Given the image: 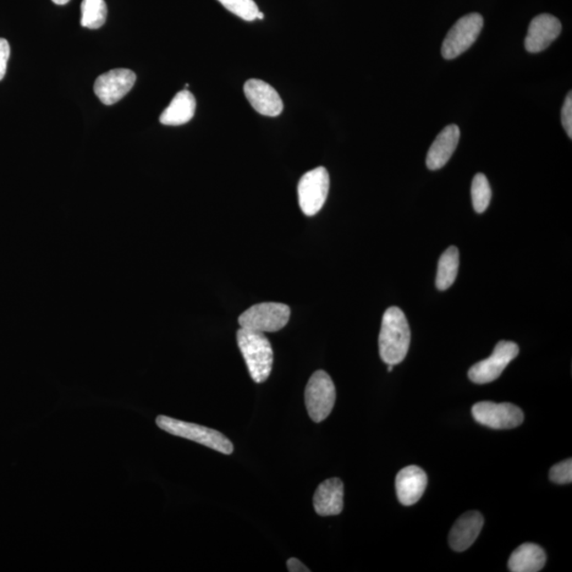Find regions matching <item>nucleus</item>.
<instances>
[{
    "label": "nucleus",
    "instance_id": "f257e3e1",
    "mask_svg": "<svg viewBox=\"0 0 572 572\" xmlns=\"http://www.w3.org/2000/svg\"><path fill=\"white\" fill-rule=\"evenodd\" d=\"M410 329L404 312L392 306L385 312L378 338L379 355L387 365H398L405 360L410 346Z\"/></svg>",
    "mask_w": 572,
    "mask_h": 572
},
{
    "label": "nucleus",
    "instance_id": "f03ea898",
    "mask_svg": "<svg viewBox=\"0 0 572 572\" xmlns=\"http://www.w3.org/2000/svg\"><path fill=\"white\" fill-rule=\"evenodd\" d=\"M236 340L251 378L258 384L266 382L271 376L274 362V352L268 338L264 333L241 328L236 333Z\"/></svg>",
    "mask_w": 572,
    "mask_h": 572
},
{
    "label": "nucleus",
    "instance_id": "7ed1b4c3",
    "mask_svg": "<svg viewBox=\"0 0 572 572\" xmlns=\"http://www.w3.org/2000/svg\"><path fill=\"white\" fill-rule=\"evenodd\" d=\"M156 425L163 431L173 434V436L200 443L218 453L230 455L234 452V445L230 440L216 429L173 419V417L167 416H158Z\"/></svg>",
    "mask_w": 572,
    "mask_h": 572
},
{
    "label": "nucleus",
    "instance_id": "20e7f679",
    "mask_svg": "<svg viewBox=\"0 0 572 572\" xmlns=\"http://www.w3.org/2000/svg\"><path fill=\"white\" fill-rule=\"evenodd\" d=\"M290 309L279 302H262L250 307L239 317L241 328L261 333H274L289 323Z\"/></svg>",
    "mask_w": 572,
    "mask_h": 572
},
{
    "label": "nucleus",
    "instance_id": "39448f33",
    "mask_svg": "<svg viewBox=\"0 0 572 572\" xmlns=\"http://www.w3.org/2000/svg\"><path fill=\"white\" fill-rule=\"evenodd\" d=\"M305 399L307 414L313 421L321 423L331 414L337 401V389L326 371L318 370L313 374L306 385Z\"/></svg>",
    "mask_w": 572,
    "mask_h": 572
},
{
    "label": "nucleus",
    "instance_id": "423d86ee",
    "mask_svg": "<svg viewBox=\"0 0 572 572\" xmlns=\"http://www.w3.org/2000/svg\"><path fill=\"white\" fill-rule=\"evenodd\" d=\"M330 176L326 168L318 167L302 176L298 184L301 211L306 217L315 216L327 201Z\"/></svg>",
    "mask_w": 572,
    "mask_h": 572
},
{
    "label": "nucleus",
    "instance_id": "0eeeda50",
    "mask_svg": "<svg viewBox=\"0 0 572 572\" xmlns=\"http://www.w3.org/2000/svg\"><path fill=\"white\" fill-rule=\"evenodd\" d=\"M483 28V18L480 13L464 16L445 36L442 45V56L453 60L461 56L477 41Z\"/></svg>",
    "mask_w": 572,
    "mask_h": 572
},
{
    "label": "nucleus",
    "instance_id": "6e6552de",
    "mask_svg": "<svg viewBox=\"0 0 572 572\" xmlns=\"http://www.w3.org/2000/svg\"><path fill=\"white\" fill-rule=\"evenodd\" d=\"M520 354L519 346L513 342L502 340L493 351L491 356L487 360L477 362L471 367L469 377L475 384H489L502 376L505 368L508 367Z\"/></svg>",
    "mask_w": 572,
    "mask_h": 572
},
{
    "label": "nucleus",
    "instance_id": "1a4fd4ad",
    "mask_svg": "<svg viewBox=\"0 0 572 572\" xmlns=\"http://www.w3.org/2000/svg\"><path fill=\"white\" fill-rule=\"evenodd\" d=\"M472 415L481 425L493 429H511L524 422V412L511 403L480 401L473 406Z\"/></svg>",
    "mask_w": 572,
    "mask_h": 572
},
{
    "label": "nucleus",
    "instance_id": "9d476101",
    "mask_svg": "<svg viewBox=\"0 0 572 572\" xmlns=\"http://www.w3.org/2000/svg\"><path fill=\"white\" fill-rule=\"evenodd\" d=\"M136 82L134 71L130 69H114L98 76L95 90L96 96L106 106H113L128 95Z\"/></svg>",
    "mask_w": 572,
    "mask_h": 572
},
{
    "label": "nucleus",
    "instance_id": "9b49d317",
    "mask_svg": "<svg viewBox=\"0 0 572 572\" xmlns=\"http://www.w3.org/2000/svg\"><path fill=\"white\" fill-rule=\"evenodd\" d=\"M562 32V24L553 15L541 14L531 20L525 40L526 51L538 53L547 49Z\"/></svg>",
    "mask_w": 572,
    "mask_h": 572
},
{
    "label": "nucleus",
    "instance_id": "f8f14e48",
    "mask_svg": "<svg viewBox=\"0 0 572 572\" xmlns=\"http://www.w3.org/2000/svg\"><path fill=\"white\" fill-rule=\"evenodd\" d=\"M247 100L258 114L277 117L283 111V102L272 85L262 80L250 79L244 85Z\"/></svg>",
    "mask_w": 572,
    "mask_h": 572
},
{
    "label": "nucleus",
    "instance_id": "ddd939ff",
    "mask_svg": "<svg viewBox=\"0 0 572 572\" xmlns=\"http://www.w3.org/2000/svg\"><path fill=\"white\" fill-rule=\"evenodd\" d=\"M426 486V473L417 465L404 467L395 478L398 498L400 503L407 507L419 502L425 492Z\"/></svg>",
    "mask_w": 572,
    "mask_h": 572
},
{
    "label": "nucleus",
    "instance_id": "4468645a",
    "mask_svg": "<svg viewBox=\"0 0 572 572\" xmlns=\"http://www.w3.org/2000/svg\"><path fill=\"white\" fill-rule=\"evenodd\" d=\"M483 524H485V520L477 511H470V512L460 516L449 532V546L455 552H465L481 535Z\"/></svg>",
    "mask_w": 572,
    "mask_h": 572
},
{
    "label": "nucleus",
    "instance_id": "2eb2a0df",
    "mask_svg": "<svg viewBox=\"0 0 572 572\" xmlns=\"http://www.w3.org/2000/svg\"><path fill=\"white\" fill-rule=\"evenodd\" d=\"M316 513L332 516L342 513L344 509V483L339 478H331L318 486L313 499Z\"/></svg>",
    "mask_w": 572,
    "mask_h": 572
},
{
    "label": "nucleus",
    "instance_id": "dca6fc26",
    "mask_svg": "<svg viewBox=\"0 0 572 572\" xmlns=\"http://www.w3.org/2000/svg\"><path fill=\"white\" fill-rule=\"evenodd\" d=\"M460 139V130L457 125L447 126L433 142L426 157V166L429 170H439L447 164L453 156Z\"/></svg>",
    "mask_w": 572,
    "mask_h": 572
},
{
    "label": "nucleus",
    "instance_id": "f3484780",
    "mask_svg": "<svg viewBox=\"0 0 572 572\" xmlns=\"http://www.w3.org/2000/svg\"><path fill=\"white\" fill-rule=\"evenodd\" d=\"M546 553L536 544L525 543L511 554L508 568L512 572H537L546 564Z\"/></svg>",
    "mask_w": 572,
    "mask_h": 572
},
{
    "label": "nucleus",
    "instance_id": "a211bd4d",
    "mask_svg": "<svg viewBox=\"0 0 572 572\" xmlns=\"http://www.w3.org/2000/svg\"><path fill=\"white\" fill-rule=\"evenodd\" d=\"M196 101L189 91L184 90L173 98L169 107L161 115V123L163 125L179 126L188 123L195 117Z\"/></svg>",
    "mask_w": 572,
    "mask_h": 572
},
{
    "label": "nucleus",
    "instance_id": "6ab92c4d",
    "mask_svg": "<svg viewBox=\"0 0 572 572\" xmlns=\"http://www.w3.org/2000/svg\"><path fill=\"white\" fill-rule=\"evenodd\" d=\"M459 268V250L457 247L450 246L443 252L438 264L436 286L440 290L450 288L457 278Z\"/></svg>",
    "mask_w": 572,
    "mask_h": 572
},
{
    "label": "nucleus",
    "instance_id": "aec40b11",
    "mask_svg": "<svg viewBox=\"0 0 572 572\" xmlns=\"http://www.w3.org/2000/svg\"><path fill=\"white\" fill-rule=\"evenodd\" d=\"M107 7L104 0H83L81 4V25L88 29H99L106 24Z\"/></svg>",
    "mask_w": 572,
    "mask_h": 572
},
{
    "label": "nucleus",
    "instance_id": "412c9836",
    "mask_svg": "<svg viewBox=\"0 0 572 572\" xmlns=\"http://www.w3.org/2000/svg\"><path fill=\"white\" fill-rule=\"evenodd\" d=\"M472 201L477 213H483L487 211L491 202L492 191L485 174L478 173L473 179Z\"/></svg>",
    "mask_w": 572,
    "mask_h": 572
},
{
    "label": "nucleus",
    "instance_id": "4be33fe9",
    "mask_svg": "<svg viewBox=\"0 0 572 572\" xmlns=\"http://www.w3.org/2000/svg\"><path fill=\"white\" fill-rule=\"evenodd\" d=\"M218 2L242 20L252 21L257 19L258 9L254 0H218Z\"/></svg>",
    "mask_w": 572,
    "mask_h": 572
},
{
    "label": "nucleus",
    "instance_id": "5701e85b",
    "mask_svg": "<svg viewBox=\"0 0 572 572\" xmlns=\"http://www.w3.org/2000/svg\"><path fill=\"white\" fill-rule=\"evenodd\" d=\"M550 481L558 485H568L572 481V460L566 459L552 467L549 472Z\"/></svg>",
    "mask_w": 572,
    "mask_h": 572
},
{
    "label": "nucleus",
    "instance_id": "b1692460",
    "mask_svg": "<svg viewBox=\"0 0 572 572\" xmlns=\"http://www.w3.org/2000/svg\"><path fill=\"white\" fill-rule=\"evenodd\" d=\"M562 123L566 133L569 139H572V96L571 91L565 99L564 106L562 108Z\"/></svg>",
    "mask_w": 572,
    "mask_h": 572
},
{
    "label": "nucleus",
    "instance_id": "393cba45",
    "mask_svg": "<svg viewBox=\"0 0 572 572\" xmlns=\"http://www.w3.org/2000/svg\"><path fill=\"white\" fill-rule=\"evenodd\" d=\"M10 52L8 41L4 40V38H0V81L4 78L5 71H7Z\"/></svg>",
    "mask_w": 572,
    "mask_h": 572
},
{
    "label": "nucleus",
    "instance_id": "a878e982",
    "mask_svg": "<svg viewBox=\"0 0 572 572\" xmlns=\"http://www.w3.org/2000/svg\"><path fill=\"white\" fill-rule=\"evenodd\" d=\"M290 572H310L311 570L306 568L304 563H301L298 559L291 558L286 563Z\"/></svg>",
    "mask_w": 572,
    "mask_h": 572
},
{
    "label": "nucleus",
    "instance_id": "bb28decb",
    "mask_svg": "<svg viewBox=\"0 0 572 572\" xmlns=\"http://www.w3.org/2000/svg\"><path fill=\"white\" fill-rule=\"evenodd\" d=\"M52 2L59 5H64L66 4H68L70 0H52Z\"/></svg>",
    "mask_w": 572,
    "mask_h": 572
},
{
    "label": "nucleus",
    "instance_id": "cd10ccee",
    "mask_svg": "<svg viewBox=\"0 0 572 572\" xmlns=\"http://www.w3.org/2000/svg\"><path fill=\"white\" fill-rule=\"evenodd\" d=\"M257 19H260V20L264 19V14L262 12H260V11H258V12L257 14Z\"/></svg>",
    "mask_w": 572,
    "mask_h": 572
},
{
    "label": "nucleus",
    "instance_id": "c85d7f7f",
    "mask_svg": "<svg viewBox=\"0 0 572 572\" xmlns=\"http://www.w3.org/2000/svg\"><path fill=\"white\" fill-rule=\"evenodd\" d=\"M393 365H388V371L392 372L393 370Z\"/></svg>",
    "mask_w": 572,
    "mask_h": 572
}]
</instances>
